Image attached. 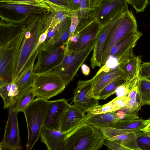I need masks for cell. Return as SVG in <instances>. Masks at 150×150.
Wrapping results in <instances>:
<instances>
[{"label": "cell", "mask_w": 150, "mask_h": 150, "mask_svg": "<svg viewBox=\"0 0 150 150\" xmlns=\"http://www.w3.org/2000/svg\"><path fill=\"white\" fill-rule=\"evenodd\" d=\"M120 110V108L115 102V98L108 103L96 106L89 110L86 112L92 114H98L115 112Z\"/></svg>", "instance_id": "obj_29"}, {"label": "cell", "mask_w": 150, "mask_h": 150, "mask_svg": "<svg viewBox=\"0 0 150 150\" xmlns=\"http://www.w3.org/2000/svg\"><path fill=\"white\" fill-rule=\"evenodd\" d=\"M137 30L136 18L132 11L128 8L122 13L110 31L104 45L102 66L105 64L114 45L127 35Z\"/></svg>", "instance_id": "obj_5"}, {"label": "cell", "mask_w": 150, "mask_h": 150, "mask_svg": "<svg viewBox=\"0 0 150 150\" xmlns=\"http://www.w3.org/2000/svg\"><path fill=\"white\" fill-rule=\"evenodd\" d=\"M139 132H131L120 134L113 137L109 139L120 142L124 146L127 150H140L137 142Z\"/></svg>", "instance_id": "obj_24"}, {"label": "cell", "mask_w": 150, "mask_h": 150, "mask_svg": "<svg viewBox=\"0 0 150 150\" xmlns=\"http://www.w3.org/2000/svg\"><path fill=\"white\" fill-rule=\"evenodd\" d=\"M118 65V61L117 58L114 56L109 55L104 64L101 66L98 71L107 72L110 70L116 68Z\"/></svg>", "instance_id": "obj_34"}, {"label": "cell", "mask_w": 150, "mask_h": 150, "mask_svg": "<svg viewBox=\"0 0 150 150\" xmlns=\"http://www.w3.org/2000/svg\"><path fill=\"white\" fill-rule=\"evenodd\" d=\"M32 86L37 98L47 100L62 93L65 86L62 76L54 69L33 72Z\"/></svg>", "instance_id": "obj_4"}, {"label": "cell", "mask_w": 150, "mask_h": 150, "mask_svg": "<svg viewBox=\"0 0 150 150\" xmlns=\"http://www.w3.org/2000/svg\"><path fill=\"white\" fill-rule=\"evenodd\" d=\"M125 80H119L113 81L107 85L100 92L98 99L105 100L114 94L118 86L123 83Z\"/></svg>", "instance_id": "obj_30"}, {"label": "cell", "mask_w": 150, "mask_h": 150, "mask_svg": "<svg viewBox=\"0 0 150 150\" xmlns=\"http://www.w3.org/2000/svg\"><path fill=\"white\" fill-rule=\"evenodd\" d=\"M93 79L79 80L74 91V105L86 112L88 110L99 105V100L90 96Z\"/></svg>", "instance_id": "obj_10"}, {"label": "cell", "mask_w": 150, "mask_h": 150, "mask_svg": "<svg viewBox=\"0 0 150 150\" xmlns=\"http://www.w3.org/2000/svg\"><path fill=\"white\" fill-rule=\"evenodd\" d=\"M141 56L134 54L122 64L118 65L123 70L126 77L129 80L141 73Z\"/></svg>", "instance_id": "obj_21"}, {"label": "cell", "mask_w": 150, "mask_h": 150, "mask_svg": "<svg viewBox=\"0 0 150 150\" xmlns=\"http://www.w3.org/2000/svg\"><path fill=\"white\" fill-rule=\"evenodd\" d=\"M78 10L71 12L70 16L71 23L69 29V37L72 36L75 33L79 23Z\"/></svg>", "instance_id": "obj_35"}, {"label": "cell", "mask_w": 150, "mask_h": 150, "mask_svg": "<svg viewBox=\"0 0 150 150\" xmlns=\"http://www.w3.org/2000/svg\"><path fill=\"white\" fill-rule=\"evenodd\" d=\"M141 76L150 79V62H143L141 67Z\"/></svg>", "instance_id": "obj_38"}, {"label": "cell", "mask_w": 150, "mask_h": 150, "mask_svg": "<svg viewBox=\"0 0 150 150\" xmlns=\"http://www.w3.org/2000/svg\"><path fill=\"white\" fill-rule=\"evenodd\" d=\"M105 139L100 131L85 122L67 133L64 150H97Z\"/></svg>", "instance_id": "obj_2"}, {"label": "cell", "mask_w": 150, "mask_h": 150, "mask_svg": "<svg viewBox=\"0 0 150 150\" xmlns=\"http://www.w3.org/2000/svg\"><path fill=\"white\" fill-rule=\"evenodd\" d=\"M93 78L90 96L97 99L101 91L109 83L117 80L126 79L123 70L119 66L107 72L98 71Z\"/></svg>", "instance_id": "obj_15"}, {"label": "cell", "mask_w": 150, "mask_h": 150, "mask_svg": "<svg viewBox=\"0 0 150 150\" xmlns=\"http://www.w3.org/2000/svg\"><path fill=\"white\" fill-rule=\"evenodd\" d=\"M3 0H0V1H3Z\"/></svg>", "instance_id": "obj_46"}, {"label": "cell", "mask_w": 150, "mask_h": 150, "mask_svg": "<svg viewBox=\"0 0 150 150\" xmlns=\"http://www.w3.org/2000/svg\"><path fill=\"white\" fill-rule=\"evenodd\" d=\"M20 91L14 104L13 105L18 112H23L24 109L33 100L36 96L32 85L22 89Z\"/></svg>", "instance_id": "obj_22"}, {"label": "cell", "mask_w": 150, "mask_h": 150, "mask_svg": "<svg viewBox=\"0 0 150 150\" xmlns=\"http://www.w3.org/2000/svg\"><path fill=\"white\" fill-rule=\"evenodd\" d=\"M149 3V0H131V4L137 13L144 11Z\"/></svg>", "instance_id": "obj_36"}, {"label": "cell", "mask_w": 150, "mask_h": 150, "mask_svg": "<svg viewBox=\"0 0 150 150\" xmlns=\"http://www.w3.org/2000/svg\"><path fill=\"white\" fill-rule=\"evenodd\" d=\"M141 131L146 133H150V121L145 127L141 130Z\"/></svg>", "instance_id": "obj_43"}, {"label": "cell", "mask_w": 150, "mask_h": 150, "mask_svg": "<svg viewBox=\"0 0 150 150\" xmlns=\"http://www.w3.org/2000/svg\"><path fill=\"white\" fill-rule=\"evenodd\" d=\"M33 0H5L0 1L1 3L11 4L13 3L18 2H24L31 1Z\"/></svg>", "instance_id": "obj_42"}, {"label": "cell", "mask_w": 150, "mask_h": 150, "mask_svg": "<svg viewBox=\"0 0 150 150\" xmlns=\"http://www.w3.org/2000/svg\"><path fill=\"white\" fill-rule=\"evenodd\" d=\"M74 4L79 8L80 0H71Z\"/></svg>", "instance_id": "obj_44"}, {"label": "cell", "mask_w": 150, "mask_h": 150, "mask_svg": "<svg viewBox=\"0 0 150 150\" xmlns=\"http://www.w3.org/2000/svg\"><path fill=\"white\" fill-rule=\"evenodd\" d=\"M50 102V100L37 98L23 111L25 116L28 130L27 150L32 149L40 138Z\"/></svg>", "instance_id": "obj_3"}, {"label": "cell", "mask_w": 150, "mask_h": 150, "mask_svg": "<svg viewBox=\"0 0 150 150\" xmlns=\"http://www.w3.org/2000/svg\"><path fill=\"white\" fill-rule=\"evenodd\" d=\"M88 113V117L86 122L96 129L113 125L121 119L115 112L98 114Z\"/></svg>", "instance_id": "obj_20"}, {"label": "cell", "mask_w": 150, "mask_h": 150, "mask_svg": "<svg viewBox=\"0 0 150 150\" xmlns=\"http://www.w3.org/2000/svg\"><path fill=\"white\" fill-rule=\"evenodd\" d=\"M12 82L0 83V94L4 103V109L9 108L12 105V94L11 91Z\"/></svg>", "instance_id": "obj_28"}, {"label": "cell", "mask_w": 150, "mask_h": 150, "mask_svg": "<svg viewBox=\"0 0 150 150\" xmlns=\"http://www.w3.org/2000/svg\"><path fill=\"white\" fill-rule=\"evenodd\" d=\"M141 73L132 79L125 80L117 88L115 93L117 96H127L129 91L138 84L141 77Z\"/></svg>", "instance_id": "obj_26"}, {"label": "cell", "mask_w": 150, "mask_h": 150, "mask_svg": "<svg viewBox=\"0 0 150 150\" xmlns=\"http://www.w3.org/2000/svg\"><path fill=\"white\" fill-rule=\"evenodd\" d=\"M137 142L140 150H150V133L139 132Z\"/></svg>", "instance_id": "obj_32"}, {"label": "cell", "mask_w": 150, "mask_h": 150, "mask_svg": "<svg viewBox=\"0 0 150 150\" xmlns=\"http://www.w3.org/2000/svg\"><path fill=\"white\" fill-rule=\"evenodd\" d=\"M104 145L109 149L112 150H127V149L120 142L113 140L105 139Z\"/></svg>", "instance_id": "obj_37"}, {"label": "cell", "mask_w": 150, "mask_h": 150, "mask_svg": "<svg viewBox=\"0 0 150 150\" xmlns=\"http://www.w3.org/2000/svg\"><path fill=\"white\" fill-rule=\"evenodd\" d=\"M69 104L68 100L64 98L50 100L43 126L49 129L59 130L61 117Z\"/></svg>", "instance_id": "obj_16"}, {"label": "cell", "mask_w": 150, "mask_h": 150, "mask_svg": "<svg viewBox=\"0 0 150 150\" xmlns=\"http://www.w3.org/2000/svg\"><path fill=\"white\" fill-rule=\"evenodd\" d=\"M117 114L118 117L122 119L131 120L139 118V117L137 113L128 114L120 111L117 112Z\"/></svg>", "instance_id": "obj_39"}, {"label": "cell", "mask_w": 150, "mask_h": 150, "mask_svg": "<svg viewBox=\"0 0 150 150\" xmlns=\"http://www.w3.org/2000/svg\"><path fill=\"white\" fill-rule=\"evenodd\" d=\"M1 8L14 11L22 15L38 14L46 11L47 10L42 8L27 5L4 3L1 4Z\"/></svg>", "instance_id": "obj_23"}, {"label": "cell", "mask_w": 150, "mask_h": 150, "mask_svg": "<svg viewBox=\"0 0 150 150\" xmlns=\"http://www.w3.org/2000/svg\"><path fill=\"white\" fill-rule=\"evenodd\" d=\"M48 0L60 7L65 11L72 12L79 9V8L74 5L71 0Z\"/></svg>", "instance_id": "obj_33"}, {"label": "cell", "mask_w": 150, "mask_h": 150, "mask_svg": "<svg viewBox=\"0 0 150 150\" xmlns=\"http://www.w3.org/2000/svg\"><path fill=\"white\" fill-rule=\"evenodd\" d=\"M85 112L74 105L70 104L61 117L59 130L64 132L73 130L86 122L88 114Z\"/></svg>", "instance_id": "obj_14"}, {"label": "cell", "mask_w": 150, "mask_h": 150, "mask_svg": "<svg viewBox=\"0 0 150 150\" xmlns=\"http://www.w3.org/2000/svg\"><path fill=\"white\" fill-rule=\"evenodd\" d=\"M128 8V7L123 9L114 17L101 26L90 59L91 66L92 68L96 67H101L104 45L110 31L122 13Z\"/></svg>", "instance_id": "obj_12"}, {"label": "cell", "mask_w": 150, "mask_h": 150, "mask_svg": "<svg viewBox=\"0 0 150 150\" xmlns=\"http://www.w3.org/2000/svg\"><path fill=\"white\" fill-rule=\"evenodd\" d=\"M81 71L83 75L87 76L89 75L90 72V69L89 67L87 65L83 64L81 67Z\"/></svg>", "instance_id": "obj_41"}, {"label": "cell", "mask_w": 150, "mask_h": 150, "mask_svg": "<svg viewBox=\"0 0 150 150\" xmlns=\"http://www.w3.org/2000/svg\"><path fill=\"white\" fill-rule=\"evenodd\" d=\"M127 7L126 0H99L94 11V20L101 26Z\"/></svg>", "instance_id": "obj_11"}, {"label": "cell", "mask_w": 150, "mask_h": 150, "mask_svg": "<svg viewBox=\"0 0 150 150\" xmlns=\"http://www.w3.org/2000/svg\"><path fill=\"white\" fill-rule=\"evenodd\" d=\"M100 26L94 21L72 36L69 37L66 43V49L78 51L86 48L96 40Z\"/></svg>", "instance_id": "obj_8"}, {"label": "cell", "mask_w": 150, "mask_h": 150, "mask_svg": "<svg viewBox=\"0 0 150 150\" xmlns=\"http://www.w3.org/2000/svg\"><path fill=\"white\" fill-rule=\"evenodd\" d=\"M138 93V85H137L129 91L127 95V96L129 99L133 98L137 96Z\"/></svg>", "instance_id": "obj_40"}, {"label": "cell", "mask_w": 150, "mask_h": 150, "mask_svg": "<svg viewBox=\"0 0 150 150\" xmlns=\"http://www.w3.org/2000/svg\"><path fill=\"white\" fill-rule=\"evenodd\" d=\"M66 49V44L50 50L41 49L34 66V72H39L55 69L62 58Z\"/></svg>", "instance_id": "obj_13"}, {"label": "cell", "mask_w": 150, "mask_h": 150, "mask_svg": "<svg viewBox=\"0 0 150 150\" xmlns=\"http://www.w3.org/2000/svg\"><path fill=\"white\" fill-rule=\"evenodd\" d=\"M18 112L13 105L9 108L3 139L0 143L1 150H20L22 149L18 128Z\"/></svg>", "instance_id": "obj_7"}, {"label": "cell", "mask_w": 150, "mask_h": 150, "mask_svg": "<svg viewBox=\"0 0 150 150\" xmlns=\"http://www.w3.org/2000/svg\"><path fill=\"white\" fill-rule=\"evenodd\" d=\"M25 25L16 34L1 37L0 74L8 81H16L35 60L46 39L49 28Z\"/></svg>", "instance_id": "obj_1"}, {"label": "cell", "mask_w": 150, "mask_h": 150, "mask_svg": "<svg viewBox=\"0 0 150 150\" xmlns=\"http://www.w3.org/2000/svg\"><path fill=\"white\" fill-rule=\"evenodd\" d=\"M150 118L133 120L121 119L114 124L98 129L105 139H109L115 136L131 132H139L149 123Z\"/></svg>", "instance_id": "obj_9"}, {"label": "cell", "mask_w": 150, "mask_h": 150, "mask_svg": "<svg viewBox=\"0 0 150 150\" xmlns=\"http://www.w3.org/2000/svg\"><path fill=\"white\" fill-rule=\"evenodd\" d=\"M34 67L33 65L28 68L18 78L15 83L19 89L25 88L32 85Z\"/></svg>", "instance_id": "obj_27"}, {"label": "cell", "mask_w": 150, "mask_h": 150, "mask_svg": "<svg viewBox=\"0 0 150 150\" xmlns=\"http://www.w3.org/2000/svg\"><path fill=\"white\" fill-rule=\"evenodd\" d=\"M99 0H80L79 23L74 34L94 21L93 12Z\"/></svg>", "instance_id": "obj_18"}, {"label": "cell", "mask_w": 150, "mask_h": 150, "mask_svg": "<svg viewBox=\"0 0 150 150\" xmlns=\"http://www.w3.org/2000/svg\"><path fill=\"white\" fill-rule=\"evenodd\" d=\"M142 35V33L137 30L127 35L112 48L109 55H111L118 58L124 54L134 49L138 41Z\"/></svg>", "instance_id": "obj_19"}, {"label": "cell", "mask_w": 150, "mask_h": 150, "mask_svg": "<svg viewBox=\"0 0 150 150\" xmlns=\"http://www.w3.org/2000/svg\"><path fill=\"white\" fill-rule=\"evenodd\" d=\"M137 96L132 99H129L125 106L121 109L125 113H137L143 105L137 100Z\"/></svg>", "instance_id": "obj_31"}, {"label": "cell", "mask_w": 150, "mask_h": 150, "mask_svg": "<svg viewBox=\"0 0 150 150\" xmlns=\"http://www.w3.org/2000/svg\"><path fill=\"white\" fill-rule=\"evenodd\" d=\"M67 133L43 126L40 134L41 141L48 150H64L65 138Z\"/></svg>", "instance_id": "obj_17"}, {"label": "cell", "mask_w": 150, "mask_h": 150, "mask_svg": "<svg viewBox=\"0 0 150 150\" xmlns=\"http://www.w3.org/2000/svg\"><path fill=\"white\" fill-rule=\"evenodd\" d=\"M96 41L80 50H70L65 49L62 58L55 69L62 76L66 86L73 80L79 68L93 50Z\"/></svg>", "instance_id": "obj_6"}, {"label": "cell", "mask_w": 150, "mask_h": 150, "mask_svg": "<svg viewBox=\"0 0 150 150\" xmlns=\"http://www.w3.org/2000/svg\"><path fill=\"white\" fill-rule=\"evenodd\" d=\"M131 0H126V1L128 4H131Z\"/></svg>", "instance_id": "obj_45"}, {"label": "cell", "mask_w": 150, "mask_h": 150, "mask_svg": "<svg viewBox=\"0 0 150 150\" xmlns=\"http://www.w3.org/2000/svg\"><path fill=\"white\" fill-rule=\"evenodd\" d=\"M137 85L139 101L143 105H150V79L141 76Z\"/></svg>", "instance_id": "obj_25"}]
</instances>
